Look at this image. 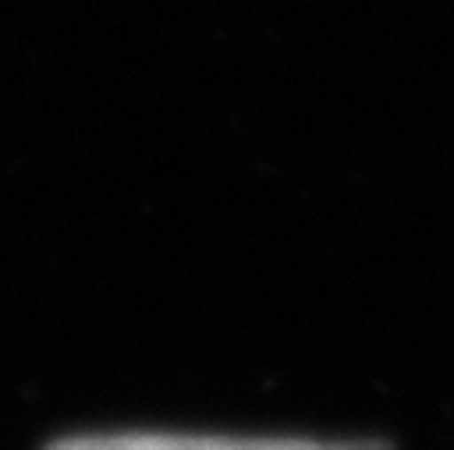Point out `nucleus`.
<instances>
[{"label":"nucleus","instance_id":"1","mask_svg":"<svg viewBox=\"0 0 454 450\" xmlns=\"http://www.w3.org/2000/svg\"><path fill=\"white\" fill-rule=\"evenodd\" d=\"M43 450H394L387 439H319V436H241L184 429H89L53 436Z\"/></svg>","mask_w":454,"mask_h":450}]
</instances>
